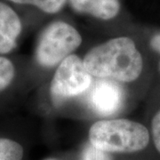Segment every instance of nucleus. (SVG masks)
I'll use <instances>...</instances> for the list:
<instances>
[{
  "mask_svg": "<svg viewBox=\"0 0 160 160\" xmlns=\"http://www.w3.org/2000/svg\"><path fill=\"white\" fill-rule=\"evenodd\" d=\"M45 160H58L56 158H47V159H45Z\"/></svg>",
  "mask_w": 160,
  "mask_h": 160,
  "instance_id": "14",
  "label": "nucleus"
},
{
  "mask_svg": "<svg viewBox=\"0 0 160 160\" xmlns=\"http://www.w3.org/2000/svg\"><path fill=\"white\" fill-rule=\"evenodd\" d=\"M80 160H113V158L110 154L96 149L92 144L88 143L82 151Z\"/></svg>",
  "mask_w": 160,
  "mask_h": 160,
  "instance_id": "12",
  "label": "nucleus"
},
{
  "mask_svg": "<svg viewBox=\"0 0 160 160\" xmlns=\"http://www.w3.org/2000/svg\"><path fill=\"white\" fill-rule=\"evenodd\" d=\"M89 143L109 154H133L151 142L149 128L128 118H105L94 122L88 132Z\"/></svg>",
  "mask_w": 160,
  "mask_h": 160,
  "instance_id": "2",
  "label": "nucleus"
},
{
  "mask_svg": "<svg viewBox=\"0 0 160 160\" xmlns=\"http://www.w3.org/2000/svg\"><path fill=\"white\" fill-rule=\"evenodd\" d=\"M149 46L153 51L160 54V33L152 36L149 40Z\"/></svg>",
  "mask_w": 160,
  "mask_h": 160,
  "instance_id": "13",
  "label": "nucleus"
},
{
  "mask_svg": "<svg viewBox=\"0 0 160 160\" xmlns=\"http://www.w3.org/2000/svg\"><path fill=\"white\" fill-rule=\"evenodd\" d=\"M82 40L79 31L70 23L53 22L40 34L35 50L36 61L44 68L58 66L81 46Z\"/></svg>",
  "mask_w": 160,
  "mask_h": 160,
  "instance_id": "3",
  "label": "nucleus"
},
{
  "mask_svg": "<svg viewBox=\"0 0 160 160\" xmlns=\"http://www.w3.org/2000/svg\"><path fill=\"white\" fill-rule=\"evenodd\" d=\"M82 60L92 78L120 85L136 82L145 68L142 52L134 40L126 36L112 38L95 46Z\"/></svg>",
  "mask_w": 160,
  "mask_h": 160,
  "instance_id": "1",
  "label": "nucleus"
},
{
  "mask_svg": "<svg viewBox=\"0 0 160 160\" xmlns=\"http://www.w3.org/2000/svg\"><path fill=\"white\" fill-rule=\"evenodd\" d=\"M92 77L87 72L83 60L72 53L57 66L50 84L52 102L61 105L70 98L82 95L89 91Z\"/></svg>",
  "mask_w": 160,
  "mask_h": 160,
  "instance_id": "4",
  "label": "nucleus"
},
{
  "mask_svg": "<svg viewBox=\"0 0 160 160\" xmlns=\"http://www.w3.org/2000/svg\"><path fill=\"white\" fill-rule=\"evenodd\" d=\"M67 2L75 12L102 21L114 19L121 10L119 0H67Z\"/></svg>",
  "mask_w": 160,
  "mask_h": 160,
  "instance_id": "7",
  "label": "nucleus"
},
{
  "mask_svg": "<svg viewBox=\"0 0 160 160\" xmlns=\"http://www.w3.org/2000/svg\"><path fill=\"white\" fill-rule=\"evenodd\" d=\"M125 89L118 83L97 79L92 82L88 93L89 106L96 114L110 117L119 112L125 103Z\"/></svg>",
  "mask_w": 160,
  "mask_h": 160,
  "instance_id": "5",
  "label": "nucleus"
},
{
  "mask_svg": "<svg viewBox=\"0 0 160 160\" xmlns=\"http://www.w3.org/2000/svg\"><path fill=\"white\" fill-rule=\"evenodd\" d=\"M22 31V22L11 6L0 1V55H6L15 49Z\"/></svg>",
  "mask_w": 160,
  "mask_h": 160,
  "instance_id": "6",
  "label": "nucleus"
},
{
  "mask_svg": "<svg viewBox=\"0 0 160 160\" xmlns=\"http://www.w3.org/2000/svg\"><path fill=\"white\" fill-rule=\"evenodd\" d=\"M24 148L10 136L0 135V160H22Z\"/></svg>",
  "mask_w": 160,
  "mask_h": 160,
  "instance_id": "9",
  "label": "nucleus"
},
{
  "mask_svg": "<svg viewBox=\"0 0 160 160\" xmlns=\"http://www.w3.org/2000/svg\"><path fill=\"white\" fill-rule=\"evenodd\" d=\"M149 130L150 140L153 142L156 150L160 154V107L155 111L151 118Z\"/></svg>",
  "mask_w": 160,
  "mask_h": 160,
  "instance_id": "11",
  "label": "nucleus"
},
{
  "mask_svg": "<svg viewBox=\"0 0 160 160\" xmlns=\"http://www.w3.org/2000/svg\"><path fill=\"white\" fill-rule=\"evenodd\" d=\"M159 69H160V62H159Z\"/></svg>",
  "mask_w": 160,
  "mask_h": 160,
  "instance_id": "15",
  "label": "nucleus"
},
{
  "mask_svg": "<svg viewBox=\"0 0 160 160\" xmlns=\"http://www.w3.org/2000/svg\"><path fill=\"white\" fill-rule=\"evenodd\" d=\"M17 77V68L6 55H0V95L12 86Z\"/></svg>",
  "mask_w": 160,
  "mask_h": 160,
  "instance_id": "8",
  "label": "nucleus"
},
{
  "mask_svg": "<svg viewBox=\"0 0 160 160\" xmlns=\"http://www.w3.org/2000/svg\"><path fill=\"white\" fill-rule=\"evenodd\" d=\"M17 5L32 6L40 11L49 14L57 13L62 11L67 4V0H8Z\"/></svg>",
  "mask_w": 160,
  "mask_h": 160,
  "instance_id": "10",
  "label": "nucleus"
}]
</instances>
